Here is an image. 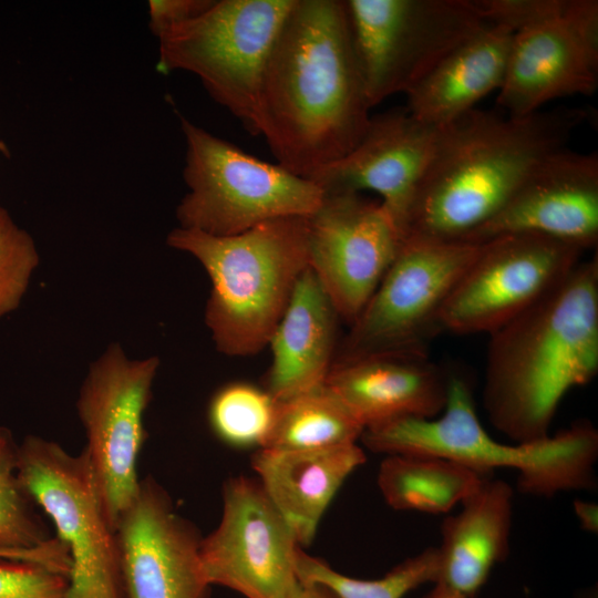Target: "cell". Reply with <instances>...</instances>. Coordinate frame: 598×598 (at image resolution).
<instances>
[{
	"instance_id": "28",
	"label": "cell",
	"mask_w": 598,
	"mask_h": 598,
	"mask_svg": "<svg viewBox=\"0 0 598 598\" xmlns=\"http://www.w3.org/2000/svg\"><path fill=\"white\" fill-rule=\"evenodd\" d=\"M18 445L9 429L0 427V549L28 550L47 544V533L17 473Z\"/></svg>"
},
{
	"instance_id": "8",
	"label": "cell",
	"mask_w": 598,
	"mask_h": 598,
	"mask_svg": "<svg viewBox=\"0 0 598 598\" xmlns=\"http://www.w3.org/2000/svg\"><path fill=\"white\" fill-rule=\"evenodd\" d=\"M371 106L408 93L488 23L476 0H346Z\"/></svg>"
},
{
	"instance_id": "4",
	"label": "cell",
	"mask_w": 598,
	"mask_h": 598,
	"mask_svg": "<svg viewBox=\"0 0 598 598\" xmlns=\"http://www.w3.org/2000/svg\"><path fill=\"white\" fill-rule=\"evenodd\" d=\"M166 244L193 256L207 272L205 322L216 349L229 357L252 355L268 346L309 267L303 216L270 219L225 237L176 227Z\"/></svg>"
},
{
	"instance_id": "27",
	"label": "cell",
	"mask_w": 598,
	"mask_h": 598,
	"mask_svg": "<svg viewBox=\"0 0 598 598\" xmlns=\"http://www.w3.org/2000/svg\"><path fill=\"white\" fill-rule=\"evenodd\" d=\"M277 401L267 390L245 382L219 389L209 402L208 421L225 443L238 446L264 444L274 422Z\"/></svg>"
},
{
	"instance_id": "13",
	"label": "cell",
	"mask_w": 598,
	"mask_h": 598,
	"mask_svg": "<svg viewBox=\"0 0 598 598\" xmlns=\"http://www.w3.org/2000/svg\"><path fill=\"white\" fill-rule=\"evenodd\" d=\"M293 532L257 480L237 476L223 487L218 526L200 540V563L209 586L245 598H291L300 581Z\"/></svg>"
},
{
	"instance_id": "3",
	"label": "cell",
	"mask_w": 598,
	"mask_h": 598,
	"mask_svg": "<svg viewBox=\"0 0 598 598\" xmlns=\"http://www.w3.org/2000/svg\"><path fill=\"white\" fill-rule=\"evenodd\" d=\"M488 336L483 406L489 423L513 443L549 436L565 394L598 372L597 255Z\"/></svg>"
},
{
	"instance_id": "20",
	"label": "cell",
	"mask_w": 598,
	"mask_h": 598,
	"mask_svg": "<svg viewBox=\"0 0 598 598\" xmlns=\"http://www.w3.org/2000/svg\"><path fill=\"white\" fill-rule=\"evenodd\" d=\"M365 460L357 443L315 450L260 447L251 466L299 545L307 546L339 488Z\"/></svg>"
},
{
	"instance_id": "36",
	"label": "cell",
	"mask_w": 598,
	"mask_h": 598,
	"mask_svg": "<svg viewBox=\"0 0 598 598\" xmlns=\"http://www.w3.org/2000/svg\"><path fill=\"white\" fill-rule=\"evenodd\" d=\"M422 598H472L457 590H454L441 582H435L434 587Z\"/></svg>"
},
{
	"instance_id": "11",
	"label": "cell",
	"mask_w": 598,
	"mask_h": 598,
	"mask_svg": "<svg viewBox=\"0 0 598 598\" xmlns=\"http://www.w3.org/2000/svg\"><path fill=\"white\" fill-rule=\"evenodd\" d=\"M481 245L404 238L337 358L427 351L429 341L443 330L442 310Z\"/></svg>"
},
{
	"instance_id": "5",
	"label": "cell",
	"mask_w": 598,
	"mask_h": 598,
	"mask_svg": "<svg viewBox=\"0 0 598 598\" xmlns=\"http://www.w3.org/2000/svg\"><path fill=\"white\" fill-rule=\"evenodd\" d=\"M360 440L375 453L445 457L484 475L515 468L517 489L530 496L549 498L597 487L598 431L592 423L577 421L536 442H498L480 422L470 382L458 372H450L447 402L440 415L373 425Z\"/></svg>"
},
{
	"instance_id": "22",
	"label": "cell",
	"mask_w": 598,
	"mask_h": 598,
	"mask_svg": "<svg viewBox=\"0 0 598 598\" xmlns=\"http://www.w3.org/2000/svg\"><path fill=\"white\" fill-rule=\"evenodd\" d=\"M513 497L508 483L487 477L458 514L443 520L436 582L475 598L508 555Z\"/></svg>"
},
{
	"instance_id": "17",
	"label": "cell",
	"mask_w": 598,
	"mask_h": 598,
	"mask_svg": "<svg viewBox=\"0 0 598 598\" xmlns=\"http://www.w3.org/2000/svg\"><path fill=\"white\" fill-rule=\"evenodd\" d=\"M532 233L576 246L598 241V155L565 148L545 157L474 243Z\"/></svg>"
},
{
	"instance_id": "2",
	"label": "cell",
	"mask_w": 598,
	"mask_h": 598,
	"mask_svg": "<svg viewBox=\"0 0 598 598\" xmlns=\"http://www.w3.org/2000/svg\"><path fill=\"white\" fill-rule=\"evenodd\" d=\"M586 118L576 107L523 117L474 107L439 127L403 237L474 243L529 173L565 148Z\"/></svg>"
},
{
	"instance_id": "24",
	"label": "cell",
	"mask_w": 598,
	"mask_h": 598,
	"mask_svg": "<svg viewBox=\"0 0 598 598\" xmlns=\"http://www.w3.org/2000/svg\"><path fill=\"white\" fill-rule=\"evenodd\" d=\"M487 477L445 457L389 454L380 464L377 481L393 509L436 515L462 504Z\"/></svg>"
},
{
	"instance_id": "31",
	"label": "cell",
	"mask_w": 598,
	"mask_h": 598,
	"mask_svg": "<svg viewBox=\"0 0 598 598\" xmlns=\"http://www.w3.org/2000/svg\"><path fill=\"white\" fill-rule=\"evenodd\" d=\"M570 0H476L487 23L504 24L514 32L563 14Z\"/></svg>"
},
{
	"instance_id": "29",
	"label": "cell",
	"mask_w": 598,
	"mask_h": 598,
	"mask_svg": "<svg viewBox=\"0 0 598 598\" xmlns=\"http://www.w3.org/2000/svg\"><path fill=\"white\" fill-rule=\"evenodd\" d=\"M39 262L32 236L0 206V318L20 306Z\"/></svg>"
},
{
	"instance_id": "33",
	"label": "cell",
	"mask_w": 598,
	"mask_h": 598,
	"mask_svg": "<svg viewBox=\"0 0 598 598\" xmlns=\"http://www.w3.org/2000/svg\"><path fill=\"white\" fill-rule=\"evenodd\" d=\"M574 511L584 530L597 534L598 530V505L594 502L581 499L574 501Z\"/></svg>"
},
{
	"instance_id": "14",
	"label": "cell",
	"mask_w": 598,
	"mask_h": 598,
	"mask_svg": "<svg viewBox=\"0 0 598 598\" xmlns=\"http://www.w3.org/2000/svg\"><path fill=\"white\" fill-rule=\"evenodd\" d=\"M403 243L381 202L324 193L308 217V261L340 319L358 318Z\"/></svg>"
},
{
	"instance_id": "9",
	"label": "cell",
	"mask_w": 598,
	"mask_h": 598,
	"mask_svg": "<svg viewBox=\"0 0 598 598\" xmlns=\"http://www.w3.org/2000/svg\"><path fill=\"white\" fill-rule=\"evenodd\" d=\"M17 473L69 551V598H125L115 533L86 452L74 456L55 442L28 435L18 445Z\"/></svg>"
},
{
	"instance_id": "32",
	"label": "cell",
	"mask_w": 598,
	"mask_h": 598,
	"mask_svg": "<svg viewBox=\"0 0 598 598\" xmlns=\"http://www.w3.org/2000/svg\"><path fill=\"white\" fill-rule=\"evenodd\" d=\"M214 0H150L148 27L157 39L169 29L205 12Z\"/></svg>"
},
{
	"instance_id": "34",
	"label": "cell",
	"mask_w": 598,
	"mask_h": 598,
	"mask_svg": "<svg viewBox=\"0 0 598 598\" xmlns=\"http://www.w3.org/2000/svg\"><path fill=\"white\" fill-rule=\"evenodd\" d=\"M291 598H340L326 586L312 582H300Z\"/></svg>"
},
{
	"instance_id": "6",
	"label": "cell",
	"mask_w": 598,
	"mask_h": 598,
	"mask_svg": "<svg viewBox=\"0 0 598 598\" xmlns=\"http://www.w3.org/2000/svg\"><path fill=\"white\" fill-rule=\"evenodd\" d=\"M181 128L188 192L176 208L178 227L233 236L275 218L309 217L321 205L324 192L312 181L261 161L185 117Z\"/></svg>"
},
{
	"instance_id": "12",
	"label": "cell",
	"mask_w": 598,
	"mask_h": 598,
	"mask_svg": "<svg viewBox=\"0 0 598 598\" xmlns=\"http://www.w3.org/2000/svg\"><path fill=\"white\" fill-rule=\"evenodd\" d=\"M584 250L532 233L482 243L441 315L443 330L492 333L526 310L580 261Z\"/></svg>"
},
{
	"instance_id": "30",
	"label": "cell",
	"mask_w": 598,
	"mask_h": 598,
	"mask_svg": "<svg viewBox=\"0 0 598 598\" xmlns=\"http://www.w3.org/2000/svg\"><path fill=\"white\" fill-rule=\"evenodd\" d=\"M0 598H69V577L37 563L0 558Z\"/></svg>"
},
{
	"instance_id": "7",
	"label": "cell",
	"mask_w": 598,
	"mask_h": 598,
	"mask_svg": "<svg viewBox=\"0 0 598 598\" xmlns=\"http://www.w3.org/2000/svg\"><path fill=\"white\" fill-rule=\"evenodd\" d=\"M295 0H214L198 17L158 38L156 69L196 75L252 135L265 65Z\"/></svg>"
},
{
	"instance_id": "18",
	"label": "cell",
	"mask_w": 598,
	"mask_h": 598,
	"mask_svg": "<svg viewBox=\"0 0 598 598\" xmlns=\"http://www.w3.org/2000/svg\"><path fill=\"white\" fill-rule=\"evenodd\" d=\"M437 133L439 127L419 121L406 107L371 116L358 145L310 181L324 193L372 190L379 194L381 204L403 236L406 216Z\"/></svg>"
},
{
	"instance_id": "25",
	"label": "cell",
	"mask_w": 598,
	"mask_h": 598,
	"mask_svg": "<svg viewBox=\"0 0 598 598\" xmlns=\"http://www.w3.org/2000/svg\"><path fill=\"white\" fill-rule=\"evenodd\" d=\"M364 427L326 385L277 401L262 448L315 450L357 443ZM260 448V447H259Z\"/></svg>"
},
{
	"instance_id": "26",
	"label": "cell",
	"mask_w": 598,
	"mask_h": 598,
	"mask_svg": "<svg viewBox=\"0 0 598 598\" xmlns=\"http://www.w3.org/2000/svg\"><path fill=\"white\" fill-rule=\"evenodd\" d=\"M296 571L300 582L326 586L340 598H403L425 582H436L439 575L437 547H427L409 557L377 579H359L333 569L326 561L297 554Z\"/></svg>"
},
{
	"instance_id": "16",
	"label": "cell",
	"mask_w": 598,
	"mask_h": 598,
	"mask_svg": "<svg viewBox=\"0 0 598 598\" xmlns=\"http://www.w3.org/2000/svg\"><path fill=\"white\" fill-rule=\"evenodd\" d=\"M114 533L125 598L208 597L202 537L153 478L141 481Z\"/></svg>"
},
{
	"instance_id": "21",
	"label": "cell",
	"mask_w": 598,
	"mask_h": 598,
	"mask_svg": "<svg viewBox=\"0 0 598 598\" xmlns=\"http://www.w3.org/2000/svg\"><path fill=\"white\" fill-rule=\"evenodd\" d=\"M338 319L329 297L308 267L268 342L271 365L266 390L276 401L324 384L334 361Z\"/></svg>"
},
{
	"instance_id": "1",
	"label": "cell",
	"mask_w": 598,
	"mask_h": 598,
	"mask_svg": "<svg viewBox=\"0 0 598 598\" xmlns=\"http://www.w3.org/2000/svg\"><path fill=\"white\" fill-rule=\"evenodd\" d=\"M343 0H295L267 59L258 135L277 164L310 179L350 153L370 109Z\"/></svg>"
},
{
	"instance_id": "35",
	"label": "cell",
	"mask_w": 598,
	"mask_h": 598,
	"mask_svg": "<svg viewBox=\"0 0 598 598\" xmlns=\"http://www.w3.org/2000/svg\"><path fill=\"white\" fill-rule=\"evenodd\" d=\"M0 558L40 563L43 559V553L40 548H33L28 550L0 549Z\"/></svg>"
},
{
	"instance_id": "19",
	"label": "cell",
	"mask_w": 598,
	"mask_h": 598,
	"mask_svg": "<svg viewBox=\"0 0 598 598\" xmlns=\"http://www.w3.org/2000/svg\"><path fill=\"white\" fill-rule=\"evenodd\" d=\"M450 371L427 351L334 358L324 384L364 427L399 419H434L447 402Z\"/></svg>"
},
{
	"instance_id": "15",
	"label": "cell",
	"mask_w": 598,
	"mask_h": 598,
	"mask_svg": "<svg viewBox=\"0 0 598 598\" xmlns=\"http://www.w3.org/2000/svg\"><path fill=\"white\" fill-rule=\"evenodd\" d=\"M598 85V2L570 0L567 10L514 32L497 103L523 117Z\"/></svg>"
},
{
	"instance_id": "23",
	"label": "cell",
	"mask_w": 598,
	"mask_h": 598,
	"mask_svg": "<svg viewBox=\"0 0 598 598\" xmlns=\"http://www.w3.org/2000/svg\"><path fill=\"white\" fill-rule=\"evenodd\" d=\"M514 31L488 23L456 48L408 93L406 110L419 121L442 127L499 90Z\"/></svg>"
},
{
	"instance_id": "10",
	"label": "cell",
	"mask_w": 598,
	"mask_h": 598,
	"mask_svg": "<svg viewBox=\"0 0 598 598\" xmlns=\"http://www.w3.org/2000/svg\"><path fill=\"white\" fill-rule=\"evenodd\" d=\"M158 368V357L131 359L113 342L91 363L80 389L76 410L87 440L84 451L113 530L140 489L144 413Z\"/></svg>"
}]
</instances>
